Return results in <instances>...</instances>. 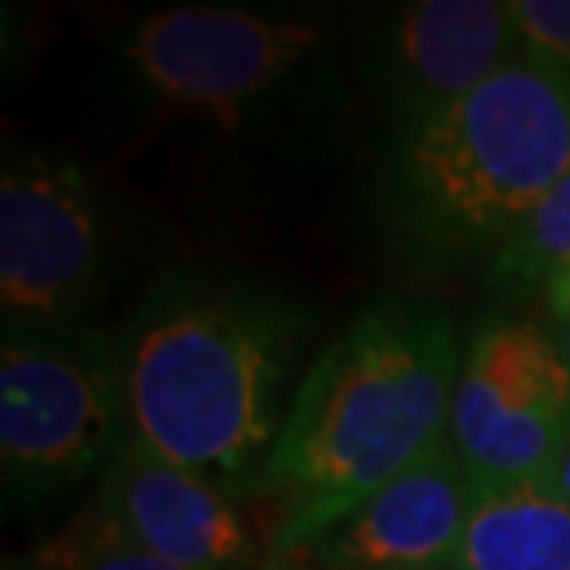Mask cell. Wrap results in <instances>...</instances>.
Segmentation results:
<instances>
[{
    "label": "cell",
    "instance_id": "10",
    "mask_svg": "<svg viewBox=\"0 0 570 570\" xmlns=\"http://www.w3.org/2000/svg\"><path fill=\"white\" fill-rule=\"evenodd\" d=\"M94 508L119 533L181 570H253L259 560L242 500L153 452L134 433L100 474Z\"/></svg>",
    "mask_w": 570,
    "mask_h": 570
},
{
    "label": "cell",
    "instance_id": "6",
    "mask_svg": "<svg viewBox=\"0 0 570 570\" xmlns=\"http://www.w3.org/2000/svg\"><path fill=\"white\" fill-rule=\"evenodd\" d=\"M122 226L75 156L8 145L0 167V318L4 330L89 326L116 278Z\"/></svg>",
    "mask_w": 570,
    "mask_h": 570
},
{
    "label": "cell",
    "instance_id": "17",
    "mask_svg": "<svg viewBox=\"0 0 570 570\" xmlns=\"http://www.w3.org/2000/svg\"><path fill=\"white\" fill-rule=\"evenodd\" d=\"M552 337H556V345H560L563 360H567V367H570V318H567V323H556Z\"/></svg>",
    "mask_w": 570,
    "mask_h": 570
},
{
    "label": "cell",
    "instance_id": "14",
    "mask_svg": "<svg viewBox=\"0 0 570 570\" xmlns=\"http://www.w3.org/2000/svg\"><path fill=\"white\" fill-rule=\"evenodd\" d=\"M522 60L570 78V0H511Z\"/></svg>",
    "mask_w": 570,
    "mask_h": 570
},
{
    "label": "cell",
    "instance_id": "1",
    "mask_svg": "<svg viewBox=\"0 0 570 570\" xmlns=\"http://www.w3.org/2000/svg\"><path fill=\"white\" fill-rule=\"evenodd\" d=\"M307 326V304L275 278L164 267L116 334L130 433L242 504L264 500Z\"/></svg>",
    "mask_w": 570,
    "mask_h": 570
},
{
    "label": "cell",
    "instance_id": "9",
    "mask_svg": "<svg viewBox=\"0 0 570 570\" xmlns=\"http://www.w3.org/2000/svg\"><path fill=\"white\" fill-rule=\"evenodd\" d=\"M474 482L444 433L330 527L278 556L307 570H455Z\"/></svg>",
    "mask_w": 570,
    "mask_h": 570
},
{
    "label": "cell",
    "instance_id": "3",
    "mask_svg": "<svg viewBox=\"0 0 570 570\" xmlns=\"http://www.w3.org/2000/svg\"><path fill=\"white\" fill-rule=\"evenodd\" d=\"M570 170V78L515 60L426 127L385 141L374 230L415 278L482 275Z\"/></svg>",
    "mask_w": 570,
    "mask_h": 570
},
{
    "label": "cell",
    "instance_id": "4",
    "mask_svg": "<svg viewBox=\"0 0 570 570\" xmlns=\"http://www.w3.org/2000/svg\"><path fill=\"white\" fill-rule=\"evenodd\" d=\"M108 71L130 105L223 130L315 127L348 108L341 41L307 8L141 11L111 33Z\"/></svg>",
    "mask_w": 570,
    "mask_h": 570
},
{
    "label": "cell",
    "instance_id": "2",
    "mask_svg": "<svg viewBox=\"0 0 570 570\" xmlns=\"http://www.w3.org/2000/svg\"><path fill=\"white\" fill-rule=\"evenodd\" d=\"M463 348L452 312L430 296H379L341 326L289 396L264 493L275 504L267 560L330 527L449 433Z\"/></svg>",
    "mask_w": 570,
    "mask_h": 570
},
{
    "label": "cell",
    "instance_id": "13",
    "mask_svg": "<svg viewBox=\"0 0 570 570\" xmlns=\"http://www.w3.org/2000/svg\"><path fill=\"white\" fill-rule=\"evenodd\" d=\"M33 556L41 570H181L119 533L94 504Z\"/></svg>",
    "mask_w": 570,
    "mask_h": 570
},
{
    "label": "cell",
    "instance_id": "18",
    "mask_svg": "<svg viewBox=\"0 0 570 570\" xmlns=\"http://www.w3.org/2000/svg\"><path fill=\"white\" fill-rule=\"evenodd\" d=\"M556 482H560V489H563V497L570 500V449H567V455H563L560 471H556Z\"/></svg>",
    "mask_w": 570,
    "mask_h": 570
},
{
    "label": "cell",
    "instance_id": "19",
    "mask_svg": "<svg viewBox=\"0 0 570 570\" xmlns=\"http://www.w3.org/2000/svg\"><path fill=\"white\" fill-rule=\"evenodd\" d=\"M264 570H307V567H296V563H285V560H264Z\"/></svg>",
    "mask_w": 570,
    "mask_h": 570
},
{
    "label": "cell",
    "instance_id": "8",
    "mask_svg": "<svg viewBox=\"0 0 570 570\" xmlns=\"http://www.w3.org/2000/svg\"><path fill=\"white\" fill-rule=\"evenodd\" d=\"M515 60V19L500 0L374 4L352 33V75L390 141L444 116Z\"/></svg>",
    "mask_w": 570,
    "mask_h": 570
},
{
    "label": "cell",
    "instance_id": "16",
    "mask_svg": "<svg viewBox=\"0 0 570 570\" xmlns=\"http://www.w3.org/2000/svg\"><path fill=\"white\" fill-rule=\"evenodd\" d=\"M0 570H41V563L33 552H8L4 560H0Z\"/></svg>",
    "mask_w": 570,
    "mask_h": 570
},
{
    "label": "cell",
    "instance_id": "15",
    "mask_svg": "<svg viewBox=\"0 0 570 570\" xmlns=\"http://www.w3.org/2000/svg\"><path fill=\"white\" fill-rule=\"evenodd\" d=\"M544 304H549V312L556 315V323H567L570 318V267L544 289Z\"/></svg>",
    "mask_w": 570,
    "mask_h": 570
},
{
    "label": "cell",
    "instance_id": "11",
    "mask_svg": "<svg viewBox=\"0 0 570 570\" xmlns=\"http://www.w3.org/2000/svg\"><path fill=\"white\" fill-rule=\"evenodd\" d=\"M455 570H570V500L556 478L474 493Z\"/></svg>",
    "mask_w": 570,
    "mask_h": 570
},
{
    "label": "cell",
    "instance_id": "7",
    "mask_svg": "<svg viewBox=\"0 0 570 570\" xmlns=\"http://www.w3.org/2000/svg\"><path fill=\"white\" fill-rule=\"evenodd\" d=\"M449 438L474 482L556 478L570 449V367L533 318L485 315L463 348Z\"/></svg>",
    "mask_w": 570,
    "mask_h": 570
},
{
    "label": "cell",
    "instance_id": "5",
    "mask_svg": "<svg viewBox=\"0 0 570 570\" xmlns=\"http://www.w3.org/2000/svg\"><path fill=\"white\" fill-rule=\"evenodd\" d=\"M119 341L100 326L4 330L0 489L4 515L45 511L100 478L127 441Z\"/></svg>",
    "mask_w": 570,
    "mask_h": 570
},
{
    "label": "cell",
    "instance_id": "12",
    "mask_svg": "<svg viewBox=\"0 0 570 570\" xmlns=\"http://www.w3.org/2000/svg\"><path fill=\"white\" fill-rule=\"evenodd\" d=\"M570 267V170L556 181L552 193L533 204V212L519 223V230L500 245L489 267L478 275L485 293L489 315H515L533 296Z\"/></svg>",
    "mask_w": 570,
    "mask_h": 570
}]
</instances>
